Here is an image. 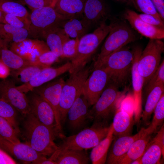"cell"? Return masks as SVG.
Returning a JSON list of instances; mask_svg holds the SVG:
<instances>
[{
    "label": "cell",
    "mask_w": 164,
    "mask_h": 164,
    "mask_svg": "<svg viewBox=\"0 0 164 164\" xmlns=\"http://www.w3.org/2000/svg\"><path fill=\"white\" fill-rule=\"evenodd\" d=\"M3 23L25 28L29 30L30 22L29 19L4 12Z\"/></svg>",
    "instance_id": "ab89813d"
},
{
    "label": "cell",
    "mask_w": 164,
    "mask_h": 164,
    "mask_svg": "<svg viewBox=\"0 0 164 164\" xmlns=\"http://www.w3.org/2000/svg\"><path fill=\"white\" fill-rule=\"evenodd\" d=\"M0 148L26 164H41L47 158L25 143H13L0 136Z\"/></svg>",
    "instance_id": "4fadbf2b"
},
{
    "label": "cell",
    "mask_w": 164,
    "mask_h": 164,
    "mask_svg": "<svg viewBox=\"0 0 164 164\" xmlns=\"http://www.w3.org/2000/svg\"><path fill=\"white\" fill-rule=\"evenodd\" d=\"M16 163L15 161L9 155L0 148V164Z\"/></svg>",
    "instance_id": "7dc6e473"
},
{
    "label": "cell",
    "mask_w": 164,
    "mask_h": 164,
    "mask_svg": "<svg viewBox=\"0 0 164 164\" xmlns=\"http://www.w3.org/2000/svg\"><path fill=\"white\" fill-rule=\"evenodd\" d=\"M28 98L32 113L41 123L58 133L55 116L53 109L42 97L33 91L28 92Z\"/></svg>",
    "instance_id": "9a60e30c"
},
{
    "label": "cell",
    "mask_w": 164,
    "mask_h": 164,
    "mask_svg": "<svg viewBox=\"0 0 164 164\" xmlns=\"http://www.w3.org/2000/svg\"><path fill=\"white\" fill-rule=\"evenodd\" d=\"M65 81L59 78L49 81L35 88L32 91L37 94L46 101L53 109L57 128L60 132L62 131L59 114V103L62 87Z\"/></svg>",
    "instance_id": "8fae6325"
},
{
    "label": "cell",
    "mask_w": 164,
    "mask_h": 164,
    "mask_svg": "<svg viewBox=\"0 0 164 164\" xmlns=\"http://www.w3.org/2000/svg\"><path fill=\"white\" fill-rule=\"evenodd\" d=\"M154 117L151 124L145 132L149 135L155 132L162 123L164 119V93L162 95L154 110Z\"/></svg>",
    "instance_id": "e575fe53"
},
{
    "label": "cell",
    "mask_w": 164,
    "mask_h": 164,
    "mask_svg": "<svg viewBox=\"0 0 164 164\" xmlns=\"http://www.w3.org/2000/svg\"><path fill=\"white\" fill-rule=\"evenodd\" d=\"M50 50L45 52L37 58L35 63L41 65L45 68L50 67L51 65L58 59Z\"/></svg>",
    "instance_id": "7bdbcfd3"
},
{
    "label": "cell",
    "mask_w": 164,
    "mask_h": 164,
    "mask_svg": "<svg viewBox=\"0 0 164 164\" xmlns=\"http://www.w3.org/2000/svg\"><path fill=\"white\" fill-rule=\"evenodd\" d=\"M135 52L136 48L132 50L125 46L94 63V68L104 69L109 75L112 82L118 87L123 86L131 73Z\"/></svg>",
    "instance_id": "7a4b0ae2"
},
{
    "label": "cell",
    "mask_w": 164,
    "mask_h": 164,
    "mask_svg": "<svg viewBox=\"0 0 164 164\" xmlns=\"http://www.w3.org/2000/svg\"><path fill=\"white\" fill-rule=\"evenodd\" d=\"M111 16L108 7L104 0H85L82 17L91 28H97Z\"/></svg>",
    "instance_id": "2e32d148"
},
{
    "label": "cell",
    "mask_w": 164,
    "mask_h": 164,
    "mask_svg": "<svg viewBox=\"0 0 164 164\" xmlns=\"http://www.w3.org/2000/svg\"><path fill=\"white\" fill-rule=\"evenodd\" d=\"M4 12L0 10V23H3Z\"/></svg>",
    "instance_id": "816d5d0a"
},
{
    "label": "cell",
    "mask_w": 164,
    "mask_h": 164,
    "mask_svg": "<svg viewBox=\"0 0 164 164\" xmlns=\"http://www.w3.org/2000/svg\"><path fill=\"white\" fill-rule=\"evenodd\" d=\"M90 106L82 93L76 99L68 110L66 119L69 128L71 131L79 132L85 128L90 121Z\"/></svg>",
    "instance_id": "5bb4252c"
},
{
    "label": "cell",
    "mask_w": 164,
    "mask_h": 164,
    "mask_svg": "<svg viewBox=\"0 0 164 164\" xmlns=\"http://www.w3.org/2000/svg\"><path fill=\"white\" fill-rule=\"evenodd\" d=\"M13 79L0 81V98L9 103L24 116L30 112L29 100L26 94L18 90Z\"/></svg>",
    "instance_id": "30bf717a"
},
{
    "label": "cell",
    "mask_w": 164,
    "mask_h": 164,
    "mask_svg": "<svg viewBox=\"0 0 164 164\" xmlns=\"http://www.w3.org/2000/svg\"><path fill=\"white\" fill-rule=\"evenodd\" d=\"M111 29L110 25L104 23L92 32L87 33L79 39L77 53L71 59V67L69 71L70 74L84 68L106 37Z\"/></svg>",
    "instance_id": "277c9868"
},
{
    "label": "cell",
    "mask_w": 164,
    "mask_h": 164,
    "mask_svg": "<svg viewBox=\"0 0 164 164\" xmlns=\"http://www.w3.org/2000/svg\"><path fill=\"white\" fill-rule=\"evenodd\" d=\"M139 18L145 22L152 26L164 29V21L157 19L153 16L148 14H138Z\"/></svg>",
    "instance_id": "f6af8a7d"
},
{
    "label": "cell",
    "mask_w": 164,
    "mask_h": 164,
    "mask_svg": "<svg viewBox=\"0 0 164 164\" xmlns=\"http://www.w3.org/2000/svg\"><path fill=\"white\" fill-rule=\"evenodd\" d=\"M29 30L8 24L0 23V36L4 46L9 43L21 42L29 36Z\"/></svg>",
    "instance_id": "83f0119b"
},
{
    "label": "cell",
    "mask_w": 164,
    "mask_h": 164,
    "mask_svg": "<svg viewBox=\"0 0 164 164\" xmlns=\"http://www.w3.org/2000/svg\"></svg>",
    "instance_id": "db71d44e"
},
{
    "label": "cell",
    "mask_w": 164,
    "mask_h": 164,
    "mask_svg": "<svg viewBox=\"0 0 164 164\" xmlns=\"http://www.w3.org/2000/svg\"><path fill=\"white\" fill-rule=\"evenodd\" d=\"M80 39L70 38L65 42L62 48L63 58H73L76 55Z\"/></svg>",
    "instance_id": "60d3db41"
},
{
    "label": "cell",
    "mask_w": 164,
    "mask_h": 164,
    "mask_svg": "<svg viewBox=\"0 0 164 164\" xmlns=\"http://www.w3.org/2000/svg\"><path fill=\"white\" fill-rule=\"evenodd\" d=\"M114 139L111 124L107 136L92 148L90 158L92 164H104L106 163L109 148Z\"/></svg>",
    "instance_id": "f1b7e54d"
},
{
    "label": "cell",
    "mask_w": 164,
    "mask_h": 164,
    "mask_svg": "<svg viewBox=\"0 0 164 164\" xmlns=\"http://www.w3.org/2000/svg\"><path fill=\"white\" fill-rule=\"evenodd\" d=\"M142 51L141 48H136L131 72L134 103V114L135 122L139 121L142 111V91L144 82L142 77L139 74L137 69L138 61Z\"/></svg>",
    "instance_id": "d6986e66"
},
{
    "label": "cell",
    "mask_w": 164,
    "mask_h": 164,
    "mask_svg": "<svg viewBox=\"0 0 164 164\" xmlns=\"http://www.w3.org/2000/svg\"><path fill=\"white\" fill-rule=\"evenodd\" d=\"M140 137L131 145L127 152L118 164H128L141 157L149 145L151 135L146 133L144 128L141 129Z\"/></svg>",
    "instance_id": "cb8c5ba5"
},
{
    "label": "cell",
    "mask_w": 164,
    "mask_h": 164,
    "mask_svg": "<svg viewBox=\"0 0 164 164\" xmlns=\"http://www.w3.org/2000/svg\"><path fill=\"white\" fill-rule=\"evenodd\" d=\"M22 4L27 5L32 10L44 7H54L57 0H19Z\"/></svg>",
    "instance_id": "b9f144b4"
},
{
    "label": "cell",
    "mask_w": 164,
    "mask_h": 164,
    "mask_svg": "<svg viewBox=\"0 0 164 164\" xmlns=\"http://www.w3.org/2000/svg\"><path fill=\"white\" fill-rule=\"evenodd\" d=\"M164 43L160 39H150L142 51L138 61V71L143 79L145 86L160 64Z\"/></svg>",
    "instance_id": "9c48e42d"
},
{
    "label": "cell",
    "mask_w": 164,
    "mask_h": 164,
    "mask_svg": "<svg viewBox=\"0 0 164 164\" xmlns=\"http://www.w3.org/2000/svg\"><path fill=\"white\" fill-rule=\"evenodd\" d=\"M118 2L126 3L129 5H133L134 6V3L133 0H114Z\"/></svg>",
    "instance_id": "681fc988"
},
{
    "label": "cell",
    "mask_w": 164,
    "mask_h": 164,
    "mask_svg": "<svg viewBox=\"0 0 164 164\" xmlns=\"http://www.w3.org/2000/svg\"><path fill=\"white\" fill-rule=\"evenodd\" d=\"M43 42L38 39H31L28 38L21 42L10 43V50L28 60L30 54Z\"/></svg>",
    "instance_id": "1f68e13d"
},
{
    "label": "cell",
    "mask_w": 164,
    "mask_h": 164,
    "mask_svg": "<svg viewBox=\"0 0 164 164\" xmlns=\"http://www.w3.org/2000/svg\"><path fill=\"white\" fill-rule=\"evenodd\" d=\"M0 10L7 13L29 19L26 8L19 1L13 0H0Z\"/></svg>",
    "instance_id": "836d02e7"
},
{
    "label": "cell",
    "mask_w": 164,
    "mask_h": 164,
    "mask_svg": "<svg viewBox=\"0 0 164 164\" xmlns=\"http://www.w3.org/2000/svg\"><path fill=\"white\" fill-rule=\"evenodd\" d=\"M10 70L0 58V78H6L10 74Z\"/></svg>",
    "instance_id": "c3c4849f"
},
{
    "label": "cell",
    "mask_w": 164,
    "mask_h": 164,
    "mask_svg": "<svg viewBox=\"0 0 164 164\" xmlns=\"http://www.w3.org/2000/svg\"><path fill=\"white\" fill-rule=\"evenodd\" d=\"M73 18L64 20L61 27L70 38L80 39L87 33L91 28L89 24L83 18Z\"/></svg>",
    "instance_id": "4316f807"
},
{
    "label": "cell",
    "mask_w": 164,
    "mask_h": 164,
    "mask_svg": "<svg viewBox=\"0 0 164 164\" xmlns=\"http://www.w3.org/2000/svg\"><path fill=\"white\" fill-rule=\"evenodd\" d=\"M44 68H45L41 65L34 64L17 70L10 71V74L15 82L16 81L22 84L29 81Z\"/></svg>",
    "instance_id": "d6a6232c"
},
{
    "label": "cell",
    "mask_w": 164,
    "mask_h": 164,
    "mask_svg": "<svg viewBox=\"0 0 164 164\" xmlns=\"http://www.w3.org/2000/svg\"><path fill=\"white\" fill-rule=\"evenodd\" d=\"M134 124L133 116L119 108L114 115L112 123L114 137L130 135Z\"/></svg>",
    "instance_id": "d4e9b609"
},
{
    "label": "cell",
    "mask_w": 164,
    "mask_h": 164,
    "mask_svg": "<svg viewBox=\"0 0 164 164\" xmlns=\"http://www.w3.org/2000/svg\"><path fill=\"white\" fill-rule=\"evenodd\" d=\"M119 87L110 81L93 106L90 109L89 118L93 124L109 125L108 122L119 107L125 97Z\"/></svg>",
    "instance_id": "3957f363"
},
{
    "label": "cell",
    "mask_w": 164,
    "mask_h": 164,
    "mask_svg": "<svg viewBox=\"0 0 164 164\" xmlns=\"http://www.w3.org/2000/svg\"><path fill=\"white\" fill-rule=\"evenodd\" d=\"M42 38L46 39L50 51L58 58H63V45L70 38L61 27L49 30L43 35Z\"/></svg>",
    "instance_id": "603a6c76"
},
{
    "label": "cell",
    "mask_w": 164,
    "mask_h": 164,
    "mask_svg": "<svg viewBox=\"0 0 164 164\" xmlns=\"http://www.w3.org/2000/svg\"><path fill=\"white\" fill-rule=\"evenodd\" d=\"M16 111L11 104L0 98V117L7 120L19 134L20 131L16 121Z\"/></svg>",
    "instance_id": "d590c367"
},
{
    "label": "cell",
    "mask_w": 164,
    "mask_h": 164,
    "mask_svg": "<svg viewBox=\"0 0 164 164\" xmlns=\"http://www.w3.org/2000/svg\"><path fill=\"white\" fill-rule=\"evenodd\" d=\"M141 157L136 159L132 162L131 164H142L141 158Z\"/></svg>",
    "instance_id": "f907efd6"
},
{
    "label": "cell",
    "mask_w": 164,
    "mask_h": 164,
    "mask_svg": "<svg viewBox=\"0 0 164 164\" xmlns=\"http://www.w3.org/2000/svg\"><path fill=\"white\" fill-rule=\"evenodd\" d=\"M18 134L6 119L0 117V136L13 143L20 142Z\"/></svg>",
    "instance_id": "8d00e7d4"
},
{
    "label": "cell",
    "mask_w": 164,
    "mask_h": 164,
    "mask_svg": "<svg viewBox=\"0 0 164 164\" xmlns=\"http://www.w3.org/2000/svg\"><path fill=\"white\" fill-rule=\"evenodd\" d=\"M110 127V125L93 124L90 127L85 128L77 134L64 137L58 149L85 150L92 148L107 136Z\"/></svg>",
    "instance_id": "52a82bcc"
},
{
    "label": "cell",
    "mask_w": 164,
    "mask_h": 164,
    "mask_svg": "<svg viewBox=\"0 0 164 164\" xmlns=\"http://www.w3.org/2000/svg\"><path fill=\"white\" fill-rule=\"evenodd\" d=\"M71 67L70 62H67L56 68L50 67L43 69L39 73L29 82L16 86L20 91L26 94L34 88L51 81L56 77L69 71Z\"/></svg>",
    "instance_id": "e0dca14e"
},
{
    "label": "cell",
    "mask_w": 164,
    "mask_h": 164,
    "mask_svg": "<svg viewBox=\"0 0 164 164\" xmlns=\"http://www.w3.org/2000/svg\"><path fill=\"white\" fill-rule=\"evenodd\" d=\"M111 29L94 63H97L107 56L138 39V37L133 29L125 20L111 21Z\"/></svg>",
    "instance_id": "5b68a950"
},
{
    "label": "cell",
    "mask_w": 164,
    "mask_h": 164,
    "mask_svg": "<svg viewBox=\"0 0 164 164\" xmlns=\"http://www.w3.org/2000/svg\"><path fill=\"white\" fill-rule=\"evenodd\" d=\"M32 11L29 16L28 37L35 39L42 38L50 29L61 27L62 22L69 19L57 13L53 7H44Z\"/></svg>",
    "instance_id": "ba28073f"
},
{
    "label": "cell",
    "mask_w": 164,
    "mask_h": 164,
    "mask_svg": "<svg viewBox=\"0 0 164 164\" xmlns=\"http://www.w3.org/2000/svg\"><path fill=\"white\" fill-rule=\"evenodd\" d=\"M164 84V60L160 63L155 72L144 86L145 92L147 95L151 90L156 86Z\"/></svg>",
    "instance_id": "74e56055"
},
{
    "label": "cell",
    "mask_w": 164,
    "mask_h": 164,
    "mask_svg": "<svg viewBox=\"0 0 164 164\" xmlns=\"http://www.w3.org/2000/svg\"><path fill=\"white\" fill-rule=\"evenodd\" d=\"M51 156L56 164H87L90 160L84 150L58 148Z\"/></svg>",
    "instance_id": "7402d4cb"
},
{
    "label": "cell",
    "mask_w": 164,
    "mask_h": 164,
    "mask_svg": "<svg viewBox=\"0 0 164 164\" xmlns=\"http://www.w3.org/2000/svg\"><path fill=\"white\" fill-rule=\"evenodd\" d=\"M0 56L1 60L10 71L17 70L25 67L36 64L16 54L6 47L0 49Z\"/></svg>",
    "instance_id": "f546056e"
},
{
    "label": "cell",
    "mask_w": 164,
    "mask_h": 164,
    "mask_svg": "<svg viewBox=\"0 0 164 164\" xmlns=\"http://www.w3.org/2000/svg\"><path fill=\"white\" fill-rule=\"evenodd\" d=\"M141 130L133 136L130 135L116 138L107 155L106 163L109 164H118L125 155L132 143L140 136Z\"/></svg>",
    "instance_id": "ffe728a7"
},
{
    "label": "cell",
    "mask_w": 164,
    "mask_h": 164,
    "mask_svg": "<svg viewBox=\"0 0 164 164\" xmlns=\"http://www.w3.org/2000/svg\"><path fill=\"white\" fill-rule=\"evenodd\" d=\"M119 108L133 116L134 114V103L133 95L128 94L122 101Z\"/></svg>",
    "instance_id": "ee69618b"
},
{
    "label": "cell",
    "mask_w": 164,
    "mask_h": 164,
    "mask_svg": "<svg viewBox=\"0 0 164 164\" xmlns=\"http://www.w3.org/2000/svg\"><path fill=\"white\" fill-rule=\"evenodd\" d=\"M123 17L130 26L142 35L150 39H162L164 38V29L151 25L142 20L138 14L134 11L127 9Z\"/></svg>",
    "instance_id": "ac0fdd59"
},
{
    "label": "cell",
    "mask_w": 164,
    "mask_h": 164,
    "mask_svg": "<svg viewBox=\"0 0 164 164\" xmlns=\"http://www.w3.org/2000/svg\"><path fill=\"white\" fill-rule=\"evenodd\" d=\"M111 81L109 75L104 70L94 68L86 80L82 90L90 106L95 103Z\"/></svg>",
    "instance_id": "7c38bea8"
},
{
    "label": "cell",
    "mask_w": 164,
    "mask_h": 164,
    "mask_svg": "<svg viewBox=\"0 0 164 164\" xmlns=\"http://www.w3.org/2000/svg\"><path fill=\"white\" fill-rule=\"evenodd\" d=\"M90 67L85 66L79 71L70 74L62 87L59 103V114L61 125L66 119L70 108L82 93L85 81L90 75Z\"/></svg>",
    "instance_id": "8992f818"
},
{
    "label": "cell",
    "mask_w": 164,
    "mask_h": 164,
    "mask_svg": "<svg viewBox=\"0 0 164 164\" xmlns=\"http://www.w3.org/2000/svg\"><path fill=\"white\" fill-rule=\"evenodd\" d=\"M162 19L164 20V0H151Z\"/></svg>",
    "instance_id": "bcb514c9"
},
{
    "label": "cell",
    "mask_w": 164,
    "mask_h": 164,
    "mask_svg": "<svg viewBox=\"0 0 164 164\" xmlns=\"http://www.w3.org/2000/svg\"><path fill=\"white\" fill-rule=\"evenodd\" d=\"M133 0L134 7L143 13L151 15L157 19L163 21L156 11L151 0Z\"/></svg>",
    "instance_id": "f35d334b"
},
{
    "label": "cell",
    "mask_w": 164,
    "mask_h": 164,
    "mask_svg": "<svg viewBox=\"0 0 164 164\" xmlns=\"http://www.w3.org/2000/svg\"><path fill=\"white\" fill-rule=\"evenodd\" d=\"M23 124L25 143L40 154L51 156L58 148L54 142L58 133L44 125L30 112Z\"/></svg>",
    "instance_id": "6da1fadb"
},
{
    "label": "cell",
    "mask_w": 164,
    "mask_h": 164,
    "mask_svg": "<svg viewBox=\"0 0 164 164\" xmlns=\"http://www.w3.org/2000/svg\"><path fill=\"white\" fill-rule=\"evenodd\" d=\"M164 147L163 125L150 143L141 158L142 164H155L159 162Z\"/></svg>",
    "instance_id": "44dd1931"
},
{
    "label": "cell",
    "mask_w": 164,
    "mask_h": 164,
    "mask_svg": "<svg viewBox=\"0 0 164 164\" xmlns=\"http://www.w3.org/2000/svg\"><path fill=\"white\" fill-rule=\"evenodd\" d=\"M4 47L5 46H4L0 36V49Z\"/></svg>",
    "instance_id": "f5cc1de1"
},
{
    "label": "cell",
    "mask_w": 164,
    "mask_h": 164,
    "mask_svg": "<svg viewBox=\"0 0 164 164\" xmlns=\"http://www.w3.org/2000/svg\"><path fill=\"white\" fill-rule=\"evenodd\" d=\"M164 84L157 85L153 88L147 95L142 119L145 125L149 124L151 115L162 95L164 93Z\"/></svg>",
    "instance_id": "4dcf8cb0"
},
{
    "label": "cell",
    "mask_w": 164,
    "mask_h": 164,
    "mask_svg": "<svg viewBox=\"0 0 164 164\" xmlns=\"http://www.w3.org/2000/svg\"><path fill=\"white\" fill-rule=\"evenodd\" d=\"M86 0H57L54 9L60 14L69 19L83 15Z\"/></svg>",
    "instance_id": "484cf974"
}]
</instances>
